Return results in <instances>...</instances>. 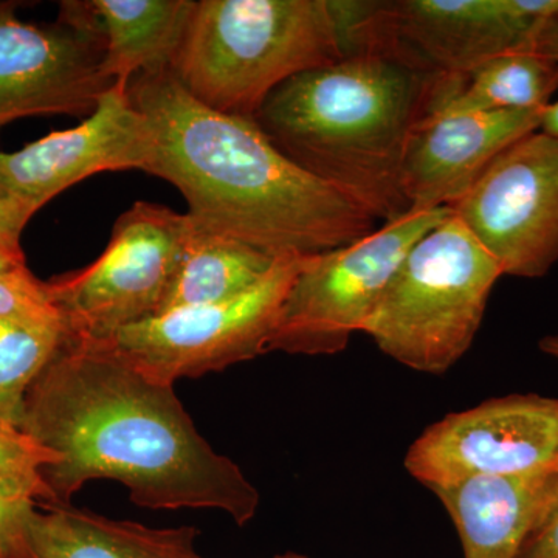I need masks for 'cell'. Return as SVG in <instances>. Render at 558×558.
Returning <instances> with one entry per match:
<instances>
[{
    "instance_id": "obj_24",
    "label": "cell",
    "mask_w": 558,
    "mask_h": 558,
    "mask_svg": "<svg viewBox=\"0 0 558 558\" xmlns=\"http://www.w3.org/2000/svg\"><path fill=\"white\" fill-rule=\"evenodd\" d=\"M517 558H558V501L548 517L529 535Z\"/></svg>"
},
{
    "instance_id": "obj_5",
    "label": "cell",
    "mask_w": 558,
    "mask_h": 558,
    "mask_svg": "<svg viewBox=\"0 0 558 558\" xmlns=\"http://www.w3.org/2000/svg\"><path fill=\"white\" fill-rule=\"evenodd\" d=\"M501 277L453 211L407 253L362 332L407 368L447 373L472 347Z\"/></svg>"
},
{
    "instance_id": "obj_16",
    "label": "cell",
    "mask_w": 558,
    "mask_h": 558,
    "mask_svg": "<svg viewBox=\"0 0 558 558\" xmlns=\"http://www.w3.org/2000/svg\"><path fill=\"white\" fill-rule=\"evenodd\" d=\"M196 5L194 0H65L58 20L98 36L106 75L128 89L140 73L174 68Z\"/></svg>"
},
{
    "instance_id": "obj_29",
    "label": "cell",
    "mask_w": 558,
    "mask_h": 558,
    "mask_svg": "<svg viewBox=\"0 0 558 558\" xmlns=\"http://www.w3.org/2000/svg\"><path fill=\"white\" fill-rule=\"evenodd\" d=\"M538 347L545 354L558 359V333L557 336H548L539 340Z\"/></svg>"
},
{
    "instance_id": "obj_4",
    "label": "cell",
    "mask_w": 558,
    "mask_h": 558,
    "mask_svg": "<svg viewBox=\"0 0 558 558\" xmlns=\"http://www.w3.org/2000/svg\"><path fill=\"white\" fill-rule=\"evenodd\" d=\"M341 58L333 0H199L172 72L207 108L253 120L282 83Z\"/></svg>"
},
{
    "instance_id": "obj_11",
    "label": "cell",
    "mask_w": 558,
    "mask_h": 558,
    "mask_svg": "<svg viewBox=\"0 0 558 558\" xmlns=\"http://www.w3.org/2000/svg\"><path fill=\"white\" fill-rule=\"evenodd\" d=\"M558 458V399L510 395L429 425L410 447L405 469L425 487L475 476L527 472Z\"/></svg>"
},
{
    "instance_id": "obj_6",
    "label": "cell",
    "mask_w": 558,
    "mask_h": 558,
    "mask_svg": "<svg viewBox=\"0 0 558 558\" xmlns=\"http://www.w3.org/2000/svg\"><path fill=\"white\" fill-rule=\"evenodd\" d=\"M558 0L339 2L344 54L377 51L428 76H461L526 50Z\"/></svg>"
},
{
    "instance_id": "obj_13",
    "label": "cell",
    "mask_w": 558,
    "mask_h": 558,
    "mask_svg": "<svg viewBox=\"0 0 558 558\" xmlns=\"http://www.w3.org/2000/svg\"><path fill=\"white\" fill-rule=\"evenodd\" d=\"M148 130L128 89L113 86L73 130L0 153V196L25 222L54 196L102 171L145 170Z\"/></svg>"
},
{
    "instance_id": "obj_12",
    "label": "cell",
    "mask_w": 558,
    "mask_h": 558,
    "mask_svg": "<svg viewBox=\"0 0 558 558\" xmlns=\"http://www.w3.org/2000/svg\"><path fill=\"white\" fill-rule=\"evenodd\" d=\"M102 64L94 33L60 20L27 24L0 3V126L47 113L87 119L116 86Z\"/></svg>"
},
{
    "instance_id": "obj_25",
    "label": "cell",
    "mask_w": 558,
    "mask_h": 558,
    "mask_svg": "<svg viewBox=\"0 0 558 558\" xmlns=\"http://www.w3.org/2000/svg\"><path fill=\"white\" fill-rule=\"evenodd\" d=\"M25 226L27 222L14 211L9 202L0 196V252L7 253L21 263H25L21 247V236Z\"/></svg>"
},
{
    "instance_id": "obj_31",
    "label": "cell",
    "mask_w": 558,
    "mask_h": 558,
    "mask_svg": "<svg viewBox=\"0 0 558 558\" xmlns=\"http://www.w3.org/2000/svg\"><path fill=\"white\" fill-rule=\"evenodd\" d=\"M274 558H310V557L300 556V554H284V556H277Z\"/></svg>"
},
{
    "instance_id": "obj_2",
    "label": "cell",
    "mask_w": 558,
    "mask_h": 558,
    "mask_svg": "<svg viewBox=\"0 0 558 558\" xmlns=\"http://www.w3.org/2000/svg\"><path fill=\"white\" fill-rule=\"evenodd\" d=\"M128 95L148 130L143 171L180 191L199 229L277 259L322 255L376 230V218L282 156L255 120L202 105L172 69L135 75Z\"/></svg>"
},
{
    "instance_id": "obj_3",
    "label": "cell",
    "mask_w": 558,
    "mask_h": 558,
    "mask_svg": "<svg viewBox=\"0 0 558 558\" xmlns=\"http://www.w3.org/2000/svg\"><path fill=\"white\" fill-rule=\"evenodd\" d=\"M438 78L355 51L282 83L253 120L296 167L388 223L409 215L403 154Z\"/></svg>"
},
{
    "instance_id": "obj_21",
    "label": "cell",
    "mask_w": 558,
    "mask_h": 558,
    "mask_svg": "<svg viewBox=\"0 0 558 558\" xmlns=\"http://www.w3.org/2000/svg\"><path fill=\"white\" fill-rule=\"evenodd\" d=\"M54 462L57 457L28 436L21 439H0V472L39 506H51L43 470Z\"/></svg>"
},
{
    "instance_id": "obj_10",
    "label": "cell",
    "mask_w": 558,
    "mask_h": 558,
    "mask_svg": "<svg viewBox=\"0 0 558 558\" xmlns=\"http://www.w3.org/2000/svg\"><path fill=\"white\" fill-rule=\"evenodd\" d=\"M451 208L502 275L545 277L558 260V138L517 140Z\"/></svg>"
},
{
    "instance_id": "obj_28",
    "label": "cell",
    "mask_w": 558,
    "mask_h": 558,
    "mask_svg": "<svg viewBox=\"0 0 558 558\" xmlns=\"http://www.w3.org/2000/svg\"><path fill=\"white\" fill-rule=\"evenodd\" d=\"M25 433H22L21 429L14 428L13 425H10L9 422L3 421L0 417V439H21L24 438Z\"/></svg>"
},
{
    "instance_id": "obj_7",
    "label": "cell",
    "mask_w": 558,
    "mask_h": 558,
    "mask_svg": "<svg viewBox=\"0 0 558 558\" xmlns=\"http://www.w3.org/2000/svg\"><path fill=\"white\" fill-rule=\"evenodd\" d=\"M453 208L409 213L368 236L310 256L282 301L266 352L337 355L373 317L400 263Z\"/></svg>"
},
{
    "instance_id": "obj_17",
    "label": "cell",
    "mask_w": 558,
    "mask_h": 558,
    "mask_svg": "<svg viewBox=\"0 0 558 558\" xmlns=\"http://www.w3.org/2000/svg\"><path fill=\"white\" fill-rule=\"evenodd\" d=\"M35 558H202L199 529H157L87 509L38 506L28 523Z\"/></svg>"
},
{
    "instance_id": "obj_9",
    "label": "cell",
    "mask_w": 558,
    "mask_h": 558,
    "mask_svg": "<svg viewBox=\"0 0 558 558\" xmlns=\"http://www.w3.org/2000/svg\"><path fill=\"white\" fill-rule=\"evenodd\" d=\"M304 259H279L258 284L234 299L154 315L105 341L140 373L165 385L267 354L282 301Z\"/></svg>"
},
{
    "instance_id": "obj_15",
    "label": "cell",
    "mask_w": 558,
    "mask_h": 558,
    "mask_svg": "<svg viewBox=\"0 0 558 558\" xmlns=\"http://www.w3.org/2000/svg\"><path fill=\"white\" fill-rule=\"evenodd\" d=\"M449 512L464 558H517L558 501V458L508 475L475 476L432 488Z\"/></svg>"
},
{
    "instance_id": "obj_23",
    "label": "cell",
    "mask_w": 558,
    "mask_h": 558,
    "mask_svg": "<svg viewBox=\"0 0 558 558\" xmlns=\"http://www.w3.org/2000/svg\"><path fill=\"white\" fill-rule=\"evenodd\" d=\"M60 315L51 306L47 284L27 266L0 270V318Z\"/></svg>"
},
{
    "instance_id": "obj_14",
    "label": "cell",
    "mask_w": 558,
    "mask_h": 558,
    "mask_svg": "<svg viewBox=\"0 0 558 558\" xmlns=\"http://www.w3.org/2000/svg\"><path fill=\"white\" fill-rule=\"evenodd\" d=\"M543 109L433 113L418 120L400 174L409 213L453 207L502 150L539 130Z\"/></svg>"
},
{
    "instance_id": "obj_27",
    "label": "cell",
    "mask_w": 558,
    "mask_h": 558,
    "mask_svg": "<svg viewBox=\"0 0 558 558\" xmlns=\"http://www.w3.org/2000/svg\"><path fill=\"white\" fill-rule=\"evenodd\" d=\"M550 137L558 138V101L549 102L542 113V123L539 130Z\"/></svg>"
},
{
    "instance_id": "obj_30",
    "label": "cell",
    "mask_w": 558,
    "mask_h": 558,
    "mask_svg": "<svg viewBox=\"0 0 558 558\" xmlns=\"http://www.w3.org/2000/svg\"><path fill=\"white\" fill-rule=\"evenodd\" d=\"M25 266V263L11 258L7 253L0 252V270L13 269V267Z\"/></svg>"
},
{
    "instance_id": "obj_1",
    "label": "cell",
    "mask_w": 558,
    "mask_h": 558,
    "mask_svg": "<svg viewBox=\"0 0 558 558\" xmlns=\"http://www.w3.org/2000/svg\"><path fill=\"white\" fill-rule=\"evenodd\" d=\"M21 432L57 457L43 470L51 506L84 484L117 481L146 509H218L244 526L260 495L202 438L174 391L108 341L68 336L25 398Z\"/></svg>"
},
{
    "instance_id": "obj_19",
    "label": "cell",
    "mask_w": 558,
    "mask_h": 558,
    "mask_svg": "<svg viewBox=\"0 0 558 558\" xmlns=\"http://www.w3.org/2000/svg\"><path fill=\"white\" fill-rule=\"evenodd\" d=\"M278 260L263 250L202 230L191 222L178 271L156 315L242 295L258 284Z\"/></svg>"
},
{
    "instance_id": "obj_26",
    "label": "cell",
    "mask_w": 558,
    "mask_h": 558,
    "mask_svg": "<svg viewBox=\"0 0 558 558\" xmlns=\"http://www.w3.org/2000/svg\"><path fill=\"white\" fill-rule=\"evenodd\" d=\"M526 50L558 64V11L548 21L543 22Z\"/></svg>"
},
{
    "instance_id": "obj_18",
    "label": "cell",
    "mask_w": 558,
    "mask_h": 558,
    "mask_svg": "<svg viewBox=\"0 0 558 558\" xmlns=\"http://www.w3.org/2000/svg\"><path fill=\"white\" fill-rule=\"evenodd\" d=\"M557 90V62L534 51H509L464 75L439 76L425 116L543 109Z\"/></svg>"
},
{
    "instance_id": "obj_20",
    "label": "cell",
    "mask_w": 558,
    "mask_h": 558,
    "mask_svg": "<svg viewBox=\"0 0 558 558\" xmlns=\"http://www.w3.org/2000/svg\"><path fill=\"white\" fill-rule=\"evenodd\" d=\"M60 315L0 318V417L21 429L25 398L68 339Z\"/></svg>"
},
{
    "instance_id": "obj_8",
    "label": "cell",
    "mask_w": 558,
    "mask_h": 558,
    "mask_svg": "<svg viewBox=\"0 0 558 558\" xmlns=\"http://www.w3.org/2000/svg\"><path fill=\"white\" fill-rule=\"evenodd\" d=\"M189 215L135 202L117 219L108 247L89 266L46 282L70 337L112 339L154 317L182 259Z\"/></svg>"
},
{
    "instance_id": "obj_22",
    "label": "cell",
    "mask_w": 558,
    "mask_h": 558,
    "mask_svg": "<svg viewBox=\"0 0 558 558\" xmlns=\"http://www.w3.org/2000/svg\"><path fill=\"white\" fill-rule=\"evenodd\" d=\"M38 506L0 472V558H35L28 523Z\"/></svg>"
}]
</instances>
